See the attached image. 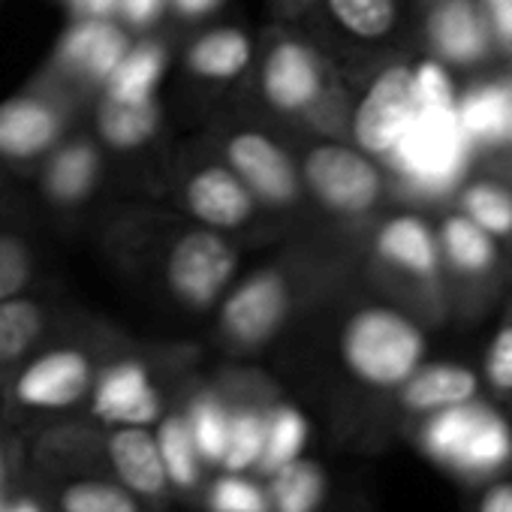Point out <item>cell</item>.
<instances>
[{"label":"cell","mask_w":512,"mask_h":512,"mask_svg":"<svg viewBox=\"0 0 512 512\" xmlns=\"http://www.w3.org/2000/svg\"><path fill=\"white\" fill-rule=\"evenodd\" d=\"M28 461L46 470H91L121 482L154 512H175V497L151 428L88 422L46 425L28 446Z\"/></svg>","instance_id":"obj_1"},{"label":"cell","mask_w":512,"mask_h":512,"mask_svg":"<svg viewBox=\"0 0 512 512\" xmlns=\"http://www.w3.org/2000/svg\"><path fill=\"white\" fill-rule=\"evenodd\" d=\"M419 446L434 464L467 482L491 479L512 467L509 422L476 401L428 413L419 431Z\"/></svg>","instance_id":"obj_2"},{"label":"cell","mask_w":512,"mask_h":512,"mask_svg":"<svg viewBox=\"0 0 512 512\" xmlns=\"http://www.w3.org/2000/svg\"><path fill=\"white\" fill-rule=\"evenodd\" d=\"M103 365L79 347H55L28 359L10 383L13 419L28 428L34 419H52L88 404Z\"/></svg>","instance_id":"obj_3"},{"label":"cell","mask_w":512,"mask_h":512,"mask_svg":"<svg viewBox=\"0 0 512 512\" xmlns=\"http://www.w3.org/2000/svg\"><path fill=\"white\" fill-rule=\"evenodd\" d=\"M347 368L368 386L398 389L422 362L425 341L419 329L395 311H362L356 314L341 341Z\"/></svg>","instance_id":"obj_4"},{"label":"cell","mask_w":512,"mask_h":512,"mask_svg":"<svg viewBox=\"0 0 512 512\" xmlns=\"http://www.w3.org/2000/svg\"><path fill=\"white\" fill-rule=\"evenodd\" d=\"M392 163L425 190H446L464 166L467 133L455 106L419 103L416 118L389 148Z\"/></svg>","instance_id":"obj_5"},{"label":"cell","mask_w":512,"mask_h":512,"mask_svg":"<svg viewBox=\"0 0 512 512\" xmlns=\"http://www.w3.org/2000/svg\"><path fill=\"white\" fill-rule=\"evenodd\" d=\"M166 410V395L151 380V371L136 359H118L112 365H103L88 398V416L106 425L154 428V422Z\"/></svg>","instance_id":"obj_6"},{"label":"cell","mask_w":512,"mask_h":512,"mask_svg":"<svg viewBox=\"0 0 512 512\" xmlns=\"http://www.w3.org/2000/svg\"><path fill=\"white\" fill-rule=\"evenodd\" d=\"M419 112V91L413 70L392 67L386 70L365 100L356 109V139L365 151L389 154V148L401 139L407 124Z\"/></svg>","instance_id":"obj_7"},{"label":"cell","mask_w":512,"mask_h":512,"mask_svg":"<svg viewBox=\"0 0 512 512\" xmlns=\"http://www.w3.org/2000/svg\"><path fill=\"white\" fill-rule=\"evenodd\" d=\"M290 308L287 287L278 275H253L223 305V335L241 350L266 344L284 323Z\"/></svg>","instance_id":"obj_8"},{"label":"cell","mask_w":512,"mask_h":512,"mask_svg":"<svg viewBox=\"0 0 512 512\" xmlns=\"http://www.w3.org/2000/svg\"><path fill=\"white\" fill-rule=\"evenodd\" d=\"M31 464V461H28ZM49 512H154L121 482L91 470H46L31 464Z\"/></svg>","instance_id":"obj_9"},{"label":"cell","mask_w":512,"mask_h":512,"mask_svg":"<svg viewBox=\"0 0 512 512\" xmlns=\"http://www.w3.org/2000/svg\"><path fill=\"white\" fill-rule=\"evenodd\" d=\"M235 269V256L223 238L211 232H193L181 238L169 256V281L181 299L208 305Z\"/></svg>","instance_id":"obj_10"},{"label":"cell","mask_w":512,"mask_h":512,"mask_svg":"<svg viewBox=\"0 0 512 512\" xmlns=\"http://www.w3.org/2000/svg\"><path fill=\"white\" fill-rule=\"evenodd\" d=\"M308 181L323 202L341 211H362L377 199L380 178L374 166L350 148L323 145L308 157Z\"/></svg>","instance_id":"obj_11"},{"label":"cell","mask_w":512,"mask_h":512,"mask_svg":"<svg viewBox=\"0 0 512 512\" xmlns=\"http://www.w3.org/2000/svg\"><path fill=\"white\" fill-rule=\"evenodd\" d=\"M151 431H154V440H157V449H160V461H163L175 506L178 509L184 506V509L193 512L214 470L202 461L181 407H169L154 422Z\"/></svg>","instance_id":"obj_12"},{"label":"cell","mask_w":512,"mask_h":512,"mask_svg":"<svg viewBox=\"0 0 512 512\" xmlns=\"http://www.w3.org/2000/svg\"><path fill=\"white\" fill-rule=\"evenodd\" d=\"M229 160L235 172L260 196L272 202H284L293 196L296 190L293 166L272 139L260 133H241L229 142Z\"/></svg>","instance_id":"obj_13"},{"label":"cell","mask_w":512,"mask_h":512,"mask_svg":"<svg viewBox=\"0 0 512 512\" xmlns=\"http://www.w3.org/2000/svg\"><path fill=\"white\" fill-rule=\"evenodd\" d=\"M476 392H479V380L473 371L461 365H428V368H416L398 386V404L407 413L428 416V413L473 401Z\"/></svg>","instance_id":"obj_14"},{"label":"cell","mask_w":512,"mask_h":512,"mask_svg":"<svg viewBox=\"0 0 512 512\" xmlns=\"http://www.w3.org/2000/svg\"><path fill=\"white\" fill-rule=\"evenodd\" d=\"M229 404V431H226V449L220 470L229 473H256L266 440V419L269 410L278 404L263 395H235L223 392Z\"/></svg>","instance_id":"obj_15"},{"label":"cell","mask_w":512,"mask_h":512,"mask_svg":"<svg viewBox=\"0 0 512 512\" xmlns=\"http://www.w3.org/2000/svg\"><path fill=\"white\" fill-rule=\"evenodd\" d=\"M263 482L272 512H329V473L308 455L278 467Z\"/></svg>","instance_id":"obj_16"},{"label":"cell","mask_w":512,"mask_h":512,"mask_svg":"<svg viewBox=\"0 0 512 512\" xmlns=\"http://www.w3.org/2000/svg\"><path fill=\"white\" fill-rule=\"evenodd\" d=\"M266 97L281 109H302L320 91V70L308 49L284 43L266 64Z\"/></svg>","instance_id":"obj_17"},{"label":"cell","mask_w":512,"mask_h":512,"mask_svg":"<svg viewBox=\"0 0 512 512\" xmlns=\"http://www.w3.org/2000/svg\"><path fill=\"white\" fill-rule=\"evenodd\" d=\"M187 202L211 226H235L250 214V193L226 169H205L190 181Z\"/></svg>","instance_id":"obj_18"},{"label":"cell","mask_w":512,"mask_h":512,"mask_svg":"<svg viewBox=\"0 0 512 512\" xmlns=\"http://www.w3.org/2000/svg\"><path fill=\"white\" fill-rule=\"evenodd\" d=\"M58 136V118L52 109L34 100H13L0 106V154L31 157L52 145Z\"/></svg>","instance_id":"obj_19"},{"label":"cell","mask_w":512,"mask_h":512,"mask_svg":"<svg viewBox=\"0 0 512 512\" xmlns=\"http://www.w3.org/2000/svg\"><path fill=\"white\" fill-rule=\"evenodd\" d=\"M181 413L190 425V434L196 440V449L202 461L211 470H220L223 449H226V431H229V404L223 389H199L184 404Z\"/></svg>","instance_id":"obj_20"},{"label":"cell","mask_w":512,"mask_h":512,"mask_svg":"<svg viewBox=\"0 0 512 512\" xmlns=\"http://www.w3.org/2000/svg\"><path fill=\"white\" fill-rule=\"evenodd\" d=\"M308 437H311V425H308L305 413L287 401H278L266 419V440H263L260 464H256V476L263 479V476L275 473L278 467L302 458Z\"/></svg>","instance_id":"obj_21"},{"label":"cell","mask_w":512,"mask_h":512,"mask_svg":"<svg viewBox=\"0 0 512 512\" xmlns=\"http://www.w3.org/2000/svg\"><path fill=\"white\" fill-rule=\"evenodd\" d=\"M431 40L452 61H473L485 52V31L467 0H446L431 16Z\"/></svg>","instance_id":"obj_22"},{"label":"cell","mask_w":512,"mask_h":512,"mask_svg":"<svg viewBox=\"0 0 512 512\" xmlns=\"http://www.w3.org/2000/svg\"><path fill=\"white\" fill-rule=\"evenodd\" d=\"M46 317L34 302L4 299L0 302V374L10 368H22L43 338Z\"/></svg>","instance_id":"obj_23"},{"label":"cell","mask_w":512,"mask_h":512,"mask_svg":"<svg viewBox=\"0 0 512 512\" xmlns=\"http://www.w3.org/2000/svg\"><path fill=\"white\" fill-rule=\"evenodd\" d=\"M458 118L473 139H512V85H485L467 94Z\"/></svg>","instance_id":"obj_24"},{"label":"cell","mask_w":512,"mask_h":512,"mask_svg":"<svg viewBox=\"0 0 512 512\" xmlns=\"http://www.w3.org/2000/svg\"><path fill=\"white\" fill-rule=\"evenodd\" d=\"M193 512H272L266 482L256 473L214 470Z\"/></svg>","instance_id":"obj_25"},{"label":"cell","mask_w":512,"mask_h":512,"mask_svg":"<svg viewBox=\"0 0 512 512\" xmlns=\"http://www.w3.org/2000/svg\"><path fill=\"white\" fill-rule=\"evenodd\" d=\"M64 55L91 76H112V70L127 55V43L112 25L88 22L67 37Z\"/></svg>","instance_id":"obj_26"},{"label":"cell","mask_w":512,"mask_h":512,"mask_svg":"<svg viewBox=\"0 0 512 512\" xmlns=\"http://www.w3.org/2000/svg\"><path fill=\"white\" fill-rule=\"evenodd\" d=\"M380 253L386 260L416 272V275H431L437 266V253L431 232L416 220V217H398L380 232Z\"/></svg>","instance_id":"obj_27"},{"label":"cell","mask_w":512,"mask_h":512,"mask_svg":"<svg viewBox=\"0 0 512 512\" xmlns=\"http://www.w3.org/2000/svg\"><path fill=\"white\" fill-rule=\"evenodd\" d=\"M160 73H163V55L157 46H142L136 52H127L109 76L112 100L145 103L154 85L160 82Z\"/></svg>","instance_id":"obj_28"},{"label":"cell","mask_w":512,"mask_h":512,"mask_svg":"<svg viewBox=\"0 0 512 512\" xmlns=\"http://www.w3.org/2000/svg\"><path fill=\"white\" fill-rule=\"evenodd\" d=\"M250 58V43L238 31H217L190 49V67L208 79H229L244 70Z\"/></svg>","instance_id":"obj_29"},{"label":"cell","mask_w":512,"mask_h":512,"mask_svg":"<svg viewBox=\"0 0 512 512\" xmlns=\"http://www.w3.org/2000/svg\"><path fill=\"white\" fill-rule=\"evenodd\" d=\"M94 178H97V154L88 145H70L52 160L46 187L55 199L73 202L88 193Z\"/></svg>","instance_id":"obj_30"},{"label":"cell","mask_w":512,"mask_h":512,"mask_svg":"<svg viewBox=\"0 0 512 512\" xmlns=\"http://www.w3.org/2000/svg\"><path fill=\"white\" fill-rule=\"evenodd\" d=\"M100 124H103V136L112 145L133 148V145H142L154 133L157 112H154V106L148 100L145 103L109 100L106 109H103V115H100Z\"/></svg>","instance_id":"obj_31"},{"label":"cell","mask_w":512,"mask_h":512,"mask_svg":"<svg viewBox=\"0 0 512 512\" xmlns=\"http://www.w3.org/2000/svg\"><path fill=\"white\" fill-rule=\"evenodd\" d=\"M443 244L449 260L464 272H482L491 263V241L482 226H476L470 217H455L443 226Z\"/></svg>","instance_id":"obj_32"},{"label":"cell","mask_w":512,"mask_h":512,"mask_svg":"<svg viewBox=\"0 0 512 512\" xmlns=\"http://www.w3.org/2000/svg\"><path fill=\"white\" fill-rule=\"evenodd\" d=\"M335 19L359 34V37H380L395 22V0H329Z\"/></svg>","instance_id":"obj_33"},{"label":"cell","mask_w":512,"mask_h":512,"mask_svg":"<svg viewBox=\"0 0 512 512\" xmlns=\"http://www.w3.org/2000/svg\"><path fill=\"white\" fill-rule=\"evenodd\" d=\"M464 208L476 226L485 232H509L512 229V196L491 187V184H476L464 196Z\"/></svg>","instance_id":"obj_34"},{"label":"cell","mask_w":512,"mask_h":512,"mask_svg":"<svg viewBox=\"0 0 512 512\" xmlns=\"http://www.w3.org/2000/svg\"><path fill=\"white\" fill-rule=\"evenodd\" d=\"M28 278H31L28 247L13 235H0V302L22 293Z\"/></svg>","instance_id":"obj_35"},{"label":"cell","mask_w":512,"mask_h":512,"mask_svg":"<svg viewBox=\"0 0 512 512\" xmlns=\"http://www.w3.org/2000/svg\"><path fill=\"white\" fill-rule=\"evenodd\" d=\"M4 512H49L46 497L40 482L31 473L28 458L22 461V467L13 473L10 485H7V500H4Z\"/></svg>","instance_id":"obj_36"},{"label":"cell","mask_w":512,"mask_h":512,"mask_svg":"<svg viewBox=\"0 0 512 512\" xmlns=\"http://www.w3.org/2000/svg\"><path fill=\"white\" fill-rule=\"evenodd\" d=\"M485 374L494 389L512 392V326L500 329L485 356Z\"/></svg>","instance_id":"obj_37"},{"label":"cell","mask_w":512,"mask_h":512,"mask_svg":"<svg viewBox=\"0 0 512 512\" xmlns=\"http://www.w3.org/2000/svg\"><path fill=\"white\" fill-rule=\"evenodd\" d=\"M416 79V91H419V103H440V106H455V91L449 76L443 73V67L425 61L413 70Z\"/></svg>","instance_id":"obj_38"},{"label":"cell","mask_w":512,"mask_h":512,"mask_svg":"<svg viewBox=\"0 0 512 512\" xmlns=\"http://www.w3.org/2000/svg\"><path fill=\"white\" fill-rule=\"evenodd\" d=\"M28 458V446L22 440V434H13L0 425V488H7L13 473L22 467V461Z\"/></svg>","instance_id":"obj_39"},{"label":"cell","mask_w":512,"mask_h":512,"mask_svg":"<svg viewBox=\"0 0 512 512\" xmlns=\"http://www.w3.org/2000/svg\"><path fill=\"white\" fill-rule=\"evenodd\" d=\"M476 512H512V479H497L491 482L479 503H476Z\"/></svg>","instance_id":"obj_40"},{"label":"cell","mask_w":512,"mask_h":512,"mask_svg":"<svg viewBox=\"0 0 512 512\" xmlns=\"http://www.w3.org/2000/svg\"><path fill=\"white\" fill-rule=\"evenodd\" d=\"M485 4H488L497 34L503 37V43L512 46V0H485Z\"/></svg>","instance_id":"obj_41"},{"label":"cell","mask_w":512,"mask_h":512,"mask_svg":"<svg viewBox=\"0 0 512 512\" xmlns=\"http://www.w3.org/2000/svg\"><path fill=\"white\" fill-rule=\"evenodd\" d=\"M118 4H121L124 16H127L130 22H136V25L154 19L157 10H160V0H118Z\"/></svg>","instance_id":"obj_42"},{"label":"cell","mask_w":512,"mask_h":512,"mask_svg":"<svg viewBox=\"0 0 512 512\" xmlns=\"http://www.w3.org/2000/svg\"><path fill=\"white\" fill-rule=\"evenodd\" d=\"M217 0H175V7L187 16H196V13H208Z\"/></svg>","instance_id":"obj_43"},{"label":"cell","mask_w":512,"mask_h":512,"mask_svg":"<svg viewBox=\"0 0 512 512\" xmlns=\"http://www.w3.org/2000/svg\"><path fill=\"white\" fill-rule=\"evenodd\" d=\"M79 4H82V10H88V13H109L115 4H118V0H79Z\"/></svg>","instance_id":"obj_44"},{"label":"cell","mask_w":512,"mask_h":512,"mask_svg":"<svg viewBox=\"0 0 512 512\" xmlns=\"http://www.w3.org/2000/svg\"><path fill=\"white\" fill-rule=\"evenodd\" d=\"M4 500H7V488H0V512H4Z\"/></svg>","instance_id":"obj_45"}]
</instances>
